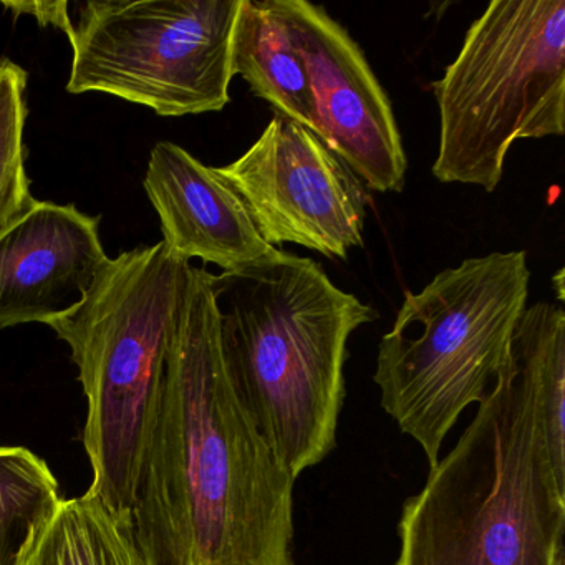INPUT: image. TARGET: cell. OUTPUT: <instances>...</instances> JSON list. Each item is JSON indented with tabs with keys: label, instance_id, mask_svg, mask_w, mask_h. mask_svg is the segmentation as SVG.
Masks as SVG:
<instances>
[{
	"label": "cell",
	"instance_id": "cell-7",
	"mask_svg": "<svg viewBox=\"0 0 565 565\" xmlns=\"http://www.w3.org/2000/svg\"><path fill=\"white\" fill-rule=\"evenodd\" d=\"M241 0H90L71 34L68 94L124 98L160 117L224 110Z\"/></svg>",
	"mask_w": 565,
	"mask_h": 565
},
{
	"label": "cell",
	"instance_id": "cell-17",
	"mask_svg": "<svg viewBox=\"0 0 565 565\" xmlns=\"http://www.w3.org/2000/svg\"><path fill=\"white\" fill-rule=\"evenodd\" d=\"M554 282H557V296L561 303L564 302V269L555 274Z\"/></svg>",
	"mask_w": 565,
	"mask_h": 565
},
{
	"label": "cell",
	"instance_id": "cell-12",
	"mask_svg": "<svg viewBox=\"0 0 565 565\" xmlns=\"http://www.w3.org/2000/svg\"><path fill=\"white\" fill-rule=\"evenodd\" d=\"M233 74L276 115L317 135L306 65L273 0H241L233 35Z\"/></svg>",
	"mask_w": 565,
	"mask_h": 565
},
{
	"label": "cell",
	"instance_id": "cell-16",
	"mask_svg": "<svg viewBox=\"0 0 565 565\" xmlns=\"http://www.w3.org/2000/svg\"><path fill=\"white\" fill-rule=\"evenodd\" d=\"M2 6L14 12L15 18L22 14L32 15L42 28L54 25L65 32V35L71 34L74 28V22L68 18L67 2H2Z\"/></svg>",
	"mask_w": 565,
	"mask_h": 565
},
{
	"label": "cell",
	"instance_id": "cell-14",
	"mask_svg": "<svg viewBox=\"0 0 565 565\" xmlns=\"http://www.w3.org/2000/svg\"><path fill=\"white\" fill-rule=\"evenodd\" d=\"M44 459L24 446H0V565H22L61 501Z\"/></svg>",
	"mask_w": 565,
	"mask_h": 565
},
{
	"label": "cell",
	"instance_id": "cell-11",
	"mask_svg": "<svg viewBox=\"0 0 565 565\" xmlns=\"http://www.w3.org/2000/svg\"><path fill=\"white\" fill-rule=\"evenodd\" d=\"M143 186L164 243L183 259L198 257L234 273L279 249L263 239L246 204L217 168L201 163L180 145H154Z\"/></svg>",
	"mask_w": 565,
	"mask_h": 565
},
{
	"label": "cell",
	"instance_id": "cell-15",
	"mask_svg": "<svg viewBox=\"0 0 565 565\" xmlns=\"http://www.w3.org/2000/svg\"><path fill=\"white\" fill-rule=\"evenodd\" d=\"M28 81L24 68L11 61H0V233L38 203L25 171Z\"/></svg>",
	"mask_w": 565,
	"mask_h": 565
},
{
	"label": "cell",
	"instance_id": "cell-3",
	"mask_svg": "<svg viewBox=\"0 0 565 565\" xmlns=\"http://www.w3.org/2000/svg\"><path fill=\"white\" fill-rule=\"evenodd\" d=\"M237 398L294 479L335 448L347 343L375 309L310 257L276 254L211 279Z\"/></svg>",
	"mask_w": 565,
	"mask_h": 565
},
{
	"label": "cell",
	"instance_id": "cell-13",
	"mask_svg": "<svg viewBox=\"0 0 565 565\" xmlns=\"http://www.w3.org/2000/svg\"><path fill=\"white\" fill-rule=\"evenodd\" d=\"M22 565H150L138 545L130 515L115 512L100 495L61 499Z\"/></svg>",
	"mask_w": 565,
	"mask_h": 565
},
{
	"label": "cell",
	"instance_id": "cell-1",
	"mask_svg": "<svg viewBox=\"0 0 565 565\" xmlns=\"http://www.w3.org/2000/svg\"><path fill=\"white\" fill-rule=\"evenodd\" d=\"M191 266L130 511L150 565H296L294 476L234 392Z\"/></svg>",
	"mask_w": 565,
	"mask_h": 565
},
{
	"label": "cell",
	"instance_id": "cell-10",
	"mask_svg": "<svg viewBox=\"0 0 565 565\" xmlns=\"http://www.w3.org/2000/svg\"><path fill=\"white\" fill-rule=\"evenodd\" d=\"M100 217L38 201L0 233V330L51 323L85 299L108 256Z\"/></svg>",
	"mask_w": 565,
	"mask_h": 565
},
{
	"label": "cell",
	"instance_id": "cell-4",
	"mask_svg": "<svg viewBox=\"0 0 565 565\" xmlns=\"http://www.w3.org/2000/svg\"><path fill=\"white\" fill-rule=\"evenodd\" d=\"M190 269L164 241L108 257L85 299L49 323L71 347L87 396L88 491L118 514L134 508Z\"/></svg>",
	"mask_w": 565,
	"mask_h": 565
},
{
	"label": "cell",
	"instance_id": "cell-9",
	"mask_svg": "<svg viewBox=\"0 0 565 565\" xmlns=\"http://www.w3.org/2000/svg\"><path fill=\"white\" fill-rule=\"evenodd\" d=\"M306 65L317 137L369 190L402 193L405 147L393 105L365 54L322 6L273 0Z\"/></svg>",
	"mask_w": 565,
	"mask_h": 565
},
{
	"label": "cell",
	"instance_id": "cell-5",
	"mask_svg": "<svg viewBox=\"0 0 565 565\" xmlns=\"http://www.w3.org/2000/svg\"><path fill=\"white\" fill-rule=\"evenodd\" d=\"M529 282L524 250L469 257L419 292L406 290L395 326L380 340V403L422 446L429 469L461 413L482 402L504 365Z\"/></svg>",
	"mask_w": 565,
	"mask_h": 565
},
{
	"label": "cell",
	"instance_id": "cell-2",
	"mask_svg": "<svg viewBox=\"0 0 565 565\" xmlns=\"http://www.w3.org/2000/svg\"><path fill=\"white\" fill-rule=\"evenodd\" d=\"M539 390L529 306L475 418L403 502L393 565H564L565 479L548 451Z\"/></svg>",
	"mask_w": 565,
	"mask_h": 565
},
{
	"label": "cell",
	"instance_id": "cell-8",
	"mask_svg": "<svg viewBox=\"0 0 565 565\" xmlns=\"http://www.w3.org/2000/svg\"><path fill=\"white\" fill-rule=\"evenodd\" d=\"M217 171L269 246L297 244L342 260L363 247L369 191L309 128L274 115L259 140Z\"/></svg>",
	"mask_w": 565,
	"mask_h": 565
},
{
	"label": "cell",
	"instance_id": "cell-6",
	"mask_svg": "<svg viewBox=\"0 0 565 565\" xmlns=\"http://www.w3.org/2000/svg\"><path fill=\"white\" fill-rule=\"evenodd\" d=\"M431 88L433 177L498 190L515 141L565 135V0H494Z\"/></svg>",
	"mask_w": 565,
	"mask_h": 565
}]
</instances>
